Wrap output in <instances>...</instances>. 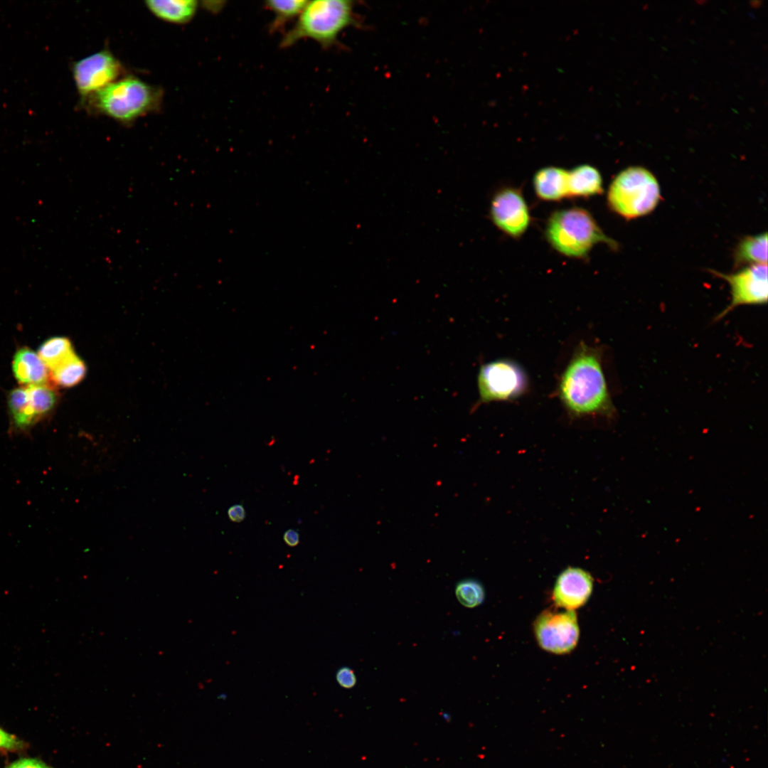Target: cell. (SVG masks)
<instances>
[{"label":"cell","mask_w":768,"mask_h":768,"mask_svg":"<svg viewBox=\"0 0 768 768\" xmlns=\"http://www.w3.org/2000/svg\"><path fill=\"white\" fill-rule=\"evenodd\" d=\"M72 73L80 102L119 79L124 68L108 49H103L73 64Z\"/></svg>","instance_id":"obj_8"},{"label":"cell","mask_w":768,"mask_h":768,"mask_svg":"<svg viewBox=\"0 0 768 768\" xmlns=\"http://www.w3.org/2000/svg\"><path fill=\"white\" fill-rule=\"evenodd\" d=\"M490 218L499 230L513 238L521 237L530 221L527 203L521 192L515 188H504L494 194Z\"/></svg>","instance_id":"obj_10"},{"label":"cell","mask_w":768,"mask_h":768,"mask_svg":"<svg viewBox=\"0 0 768 768\" xmlns=\"http://www.w3.org/2000/svg\"><path fill=\"white\" fill-rule=\"evenodd\" d=\"M568 171L555 166L540 169L534 176L536 195L542 200L557 201L568 198Z\"/></svg>","instance_id":"obj_13"},{"label":"cell","mask_w":768,"mask_h":768,"mask_svg":"<svg viewBox=\"0 0 768 768\" xmlns=\"http://www.w3.org/2000/svg\"><path fill=\"white\" fill-rule=\"evenodd\" d=\"M13 373L22 385L51 384L50 370L37 353L28 347H21L14 354Z\"/></svg>","instance_id":"obj_12"},{"label":"cell","mask_w":768,"mask_h":768,"mask_svg":"<svg viewBox=\"0 0 768 768\" xmlns=\"http://www.w3.org/2000/svg\"><path fill=\"white\" fill-rule=\"evenodd\" d=\"M145 5L156 17L175 24H184L194 17L198 2L195 0H151Z\"/></svg>","instance_id":"obj_14"},{"label":"cell","mask_w":768,"mask_h":768,"mask_svg":"<svg viewBox=\"0 0 768 768\" xmlns=\"http://www.w3.org/2000/svg\"><path fill=\"white\" fill-rule=\"evenodd\" d=\"M661 196L660 186L654 174L644 167L634 166L614 177L607 199L612 210L626 220H632L651 213Z\"/></svg>","instance_id":"obj_5"},{"label":"cell","mask_w":768,"mask_h":768,"mask_svg":"<svg viewBox=\"0 0 768 768\" xmlns=\"http://www.w3.org/2000/svg\"><path fill=\"white\" fill-rule=\"evenodd\" d=\"M478 404L513 401L527 393L529 380L516 361L499 358L483 364L479 370Z\"/></svg>","instance_id":"obj_6"},{"label":"cell","mask_w":768,"mask_h":768,"mask_svg":"<svg viewBox=\"0 0 768 768\" xmlns=\"http://www.w3.org/2000/svg\"><path fill=\"white\" fill-rule=\"evenodd\" d=\"M602 351L584 341L575 348L558 384V396L572 419L613 417L612 401L602 367Z\"/></svg>","instance_id":"obj_1"},{"label":"cell","mask_w":768,"mask_h":768,"mask_svg":"<svg viewBox=\"0 0 768 768\" xmlns=\"http://www.w3.org/2000/svg\"><path fill=\"white\" fill-rule=\"evenodd\" d=\"M593 586V579L586 570L568 567L558 576L553 592L555 604L567 610L577 609L588 600Z\"/></svg>","instance_id":"obj_11"},{"label":"cell","mask_w":768,"mask_h":768,"mask_svg":"<svg viewBox=\"0 0 768 768\" xmlns=\"http://www.w3.org/2000/svg\"><path fill=\"white\" fill-rule=\"evenodd\" d=\"M455 594L461 604L468 608H473L483 602L485 592L482 585L479 581L466 579L457 584Z\"/></svg>","instance_id":"obj_22"},{"label":"cell","mask_w":768,"mask_h":768,"mask_svg":"<svg viewBox=\"0 0 768 768\" xmlns=\"http://www.w3.org/2000/svg\"><path fill=\"white\" fill-rule=\"evenodd\" d=\"M353 21L351 1H308L294 25L284 33L279 46L289 48L307 38L328 48L336 43L339 34Z\"/></svg>","instance_id":"obj_3"},{"label":"cell","mask_w":768,"mask_h":768,"mask_svg":"<svg viewBox=\"0 0 768 768\" xmlns=\"http://www.w3.org/2000/svg\"><path fill=\"white\" fill-rule=\"evenodd\" d=\"M307 1L304 0L266 1L265 6L274 14V19L270 26V31L273 33L279 31L288 22L297 18Z\"/></svg>","instance_id":"obj_21"},{"label":"cell","mask_w":768,"mask_h":768,"mask_svg":"<svg viewBox=\"0 0 768 768\" xmlns=\"http://www.w3.org/2000/svg\"><path fill=\"white\" fill-rule=\"evenodd\" d=\"M228 516L234 523L242 522L246 516L245 509L241 504H234L228 508Z\"/></svg>","instance_id":"obj_26"},{"label":"cell","mask_w":768,"mask_h":768,"mask_svg":"<svg viewBox=\"0 0 768 768\" xmlns=\"http://www.w3.org/2000/svg\"><path fill=\"white\" fill-rule=\"evenodd\" d=\"M283 539L287 545L294 547L299 543V534L297 530L288 529L284 532Z\"/></svg>","instance_id":"obj_27"},{"label":"cell","mask_w":768,"mask_h":768,"mask_svg":"<svg viewBox=\"0 0 768 768\" xmlns=\"http://www.w3.org/2000/svg\"><path fill=\"white\" fill-rule=\"evenodd\" d=\"M8 407L12 433H27L37 424L26 388H14L9 393Z\"/></svg>","instance_id":"obj_15"},{"label":"cell","mask_w":768,"mask_h":768,"mask_svg":"<svg viewBox=\"0 0 768 768\" xmlns=\"http://www.w3.org/2000/svg\"><path fill=\"white\" fill-rule=\"evenodd\" d=\"M26 390L38 423L55 409L59 399L58 393L51 384L29 385Z\"/></svg>","instance_id":"obj_18"},{"label":"cell","mask_w":768,"mask_h":768,"mask_svg":"<svg viewBox=\"0 0 768 768\" xmlns=\"http://www.w3.org/2000/svg\"><path fill=\"white\" fill-rule=\"evenodd\" d=\"M74 354L71 341L63 336H55L46 340L38 350V355L50 370Z\"/></svg>","instance_id":"obj_20"},{"label":"cell","mask_w":768,"mask_h":768,"mask_svg":"<svg viewBox=\"0 0 768 768\" xmlns=\"http://www.w3.org/2000/svg\"><path fill=\"white\" fill-rule=\"evenodd\" d=\"M336 679L338 683L344 688H351L356 683L354 671L347 666H343L337 671Z\"/></svg>","instance_id":"obj_24"},{"label":"cell","mask_w":768,"mask_h":768,"mask_svg":"<svg viewBox=\"0 0 768 768\" xmlns=\"http://www.w3.org/2000/svg\"><path fill=\"white\" fill-rule=\"evenodd\" d=\"M26 747V744L23 740L0 727V750L18 751Z\"/></svg>","instance_id":"obj_23"},{"label":"cell","mask_w":768,"mask_h":768,"mask_svg":"<svg viewBox=\"0 0 768 768\" xmlns=\"http://www.w3.org/2000/svg\"><path fill=\"white\" fill-rule=\"evenodd\" d=\"M767 263V233L747 235L740 240L733 252L735 269Z\"/></svg>","instance_id":"obj_16"},{"label":"cell","mask_w":768,"mask_h":768,"mask_svg":"<svg viewBox=\"0 0 768 768\" xmlns=\"http://www.w3.org/2000/svg\"><path fill=\"white\" fill-rule=\"evenodd\" d=\"M86 366L84 361L75 353L50 370V378L53 385L62 388H70L79 384L85 377Z\"/></svg>","instance_id":"obj_19"},{"label":"cell","mask_w":768,"mask_h":768,"mask_svg":"<svg viewBox=\"0 0 768 768\" xmlns=\"http://www.w3.org/2000/svg\"><path fill=\"white\" fill-rule=\"evenodd\" d=\"M5 768H54L37 758H21Z\"/></svg>","instance_id":"obj_25"},{"label":"cell","mask_w":768,"mask_h":768,"mask_svg":"<svg viewBox=\"0 0 768 768\" xmlns=\"http://www.w3.org/2000/svg\"><path fill=\"white\" fill-rule=\"evenodd\" d=\"M708 271L715 277L726 281L730 287V303L717 316L715 320L722 319L739 306L767 304V264L746 266L730 274L715 270Z\"/></svg>","instance_id":"obj_7"},{"label":"cell","mask_w":768,"mask_h":768,"mask_svg":"<svg viewBox=\"0 0 768 768\" xmlns=\"http://www.w3.org/2000/svg\"><path fill=\"white\" fill-rule=\"evenodd\" d=\"M568 198L588 197L603 191L599 171L588 164L580 165L568 171Z\"/></svg>","instance_id":"obj_17"},{"label":"cell","mask_w":768,"mask_h":768,"mask_svg":"<svg viewBox=\"0 0 768 768\" xmlns=\"http://www.w3.org/2000/svg\"><path fill=\"white\" fill-rule=\"evenodd\" d=\"M161 102L162 91L158 87L127 76L110 84L80 104L92 112L129 124L157 110Z\"/></svg>","instance_id":"obj_2"},{"label":"cell","mask_w":768,"mask_h":768,"mask_svg":"<svg viewBox=\"0 0 768 768\" xmlns=\"http://www.w3.org/2000/svg\"><path fill=\"white\" fill-rule=\"evenodd\" d=\"M534 631L540 646L555 654L570 652L579 639L577 619L573 610L544 611L535 619Z\"/></svg>","instance_id":"obj_9"},{"label":"cell","mask_w":768,"mask_h":768,"mask_svg":"<svg viewBox=\"0 0 768 768\" xmlns=\"http://www.w3.org/2000/svg\"><path fill=\"white\" fill-rule=\"evenodd\" d=\"M545 235L555 250L569 257H586L599 242L614 250L618 247L617 242L607 236L592 215L582 208L553 213L546 224Z\"/></svg>","instance_id":"obj_4"}]
</instances>
